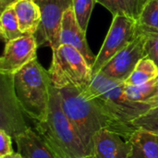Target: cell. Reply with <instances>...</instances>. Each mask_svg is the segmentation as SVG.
<instances>
[{"label": "cell", "instance_id": "6da1fadb", "mask_svg": "<svg viewBox=\"0 0 158 158\" xmlns=\"http://www.w3.org/2000/svg\"><path fill=\"white\" fill-rule=\"evenodd\" d=\"M81 93L131 136L136 131L131 122L152 108L131 100L126 94L124 82L107 78L100 72L93 75L92 81Z\"/></svg>", "mask_w": 158, "mask_h": 158}, {"label": "cell", "instance_id": "7a4b0ae2", "mask_svg": "<svg viewBox=\"0 0 158 158\" xmlns=\"http://www.w3.org/2000/svg\"><path fill=\"white\" fill-rule=\"evenodd\" d=\"M63 110L79 132L92 156L93 138L102 129H108L129 140L131 135L113 121L94 101L83 95L76 87L57 89Z\"/></svg>", "mask_w": 158, "mask_h": 158}, {"label": "cell", "instance_id": "3957f363", "mask_svg": "<svg viewBox=\"0 0 158 158\" xmlns=\"http://www.w3.org/2000/svg\"><path fill=\"white\" fill-rule=\"evenodd\" d=\"M35 123V131L57 158H86L91 156L79 132L63 110L58 90L53 86L45 120Z\"/></svg>", "mask_w": 158, "mask_h": 158}, {"label": "cell", "instance_id": "277c9868", "mask_svg": "<svg viewBox=\"0 0 158 158\" xmlns=\"http://www.w3.org/2000/svg\"><path fill=\"white\" fill-rule=\"evenodd\" d=\"M13 84L25 115L34 122L45 120L53 89L48 70L35 58L13 75Z\"/></svg>", "mask_w": 158, "mask_h": 158}, {"label": "cell", "instance_id": "5b68a950", "mask_svg": "<svg viewBox=\"0 0 158 158\" xmlns=\"http://www.w3.org/2000/svg\"><path fill=\"white\" fill-rule=\"evenodd\" d=\"M52 52V63L48 72L53 86L56 89L72 86L84 91L93 79L92 68L84 56L67 44H61Z\"/></svg>", "mask_w": 158, "mask_h": 158}, {"label": "cell", "instance_id": "8992f818", "mask_svg": "<svg viewBox=\"0 0 158 158\" xmlns=\"http://www.w3.org/2000/svg\"><path fill=\"white\" fill-rule=\"evenodd\" d=\"M138 34L136 19L127 16H115L92 68L93 75L99 73L103 67L128 46Z\"/></svg>", "mask_w": 158, "mask_h": 158}, {"label": "cell", "instance_id": "52a82bcc", "mask_svg": "<svg viewBox=\"0 0 158 158\" xmlns=\"http://www.w3.org/2000/svg\"><path fill=\"white\" fill-rule=\"evenodd\" d=\"M42 20L34 34L38 47L48 45L52 50L59 46L61 23L65 12L72 6V0H35Z\"/></svg>", "mask_w": 158, "mask_h": 158}, {"label": "cell", "instance_id": "ba28073f", "mask_svg": "<svg viewBox=\"0 0 158 158\" xmlns=\"http://www.w3.org/2000/svg\"><path fill=\"white\" fill-rule=\"evenodd\" d=\"M24 114L15 94L13 75L0 74V130L17 137L29 128Z\"/></svg>", "mask_w": 158, "mask_h": 158}, {"label": "cell", "instance_id": "9c48e42d", "mask_svg": "<svg viewBox=\"0 0 158 158\" xmlns=\"http://www.w3.org/2000/svg\"><path fill=\"white\" fill-rule=\"evenodd\" d=\"M147 34L139 32L136 38L123 50L110 59L100 73L112 80L124 82L132 73L137 64L145 56Z\"/></svg>", "mask_w": 158, "mask_h": 158}, {"label": "cell", "instance_id": "30bf717a", "mask_svg": "<svg viewBox=\"0 0 158 158\" xmlns=\"http://www.w3.org/2000/svg\"><path fill=\"white\" fill-rule=\"evenodd\" d=\"M37 48L34 35H24L6 43L0 58V74L14 75L37 58Z\"/></svg>", "mask_w": 158, "mask_h": 158}, {"label": "cell", "instance_id": "8fae6325", "mask_svg": "<svg viewBox=\"0 0 158 158\" xmlns=\"http://www.w3.org/2000/svg\"><path fill=\"white\" fill-rule=\"evenodd\" d=\"M133 149L130 140L108 129H102L93 138L92 156L95 158H129Z\"/></svg>", "mask_w": 158, "mask_h": 158}, {"label": "cell", "instance_id": "7c38bea8", "mask_svg": "<svg viewBox=\"0 0 158 158\" xmlns=\"http://www.w3.org/2000/svg\"><path fill=\"white\" fill-rule=\"evenodd\" d=\"M61 44H67L77 49L84 56L89 66L93 68L96 56L93 54L87 44L86 32L79 25L72 6L63 16L59 37V45Z\"/></svg>", "mask_w": 158, "mask_h": 158}, {"label": "cell", "instance_id": "4fadbf2b", "mask_svg": "<svg viewBox=\"0 0 158 158\" xmlns=\"http://www.w3.org/2000/svg\"><path fill=\"white\" fill-rule=\"evenodd\" d=\"M22 158H57L35 130L29 127L14 138Z\"/></svg>", "mask_w": 158, "mask_h": 158}, {"label": "cell", "instance_id": "5bb4252c", "mask_svg": "<svg viewBox=\"0 0 158 158\" xmlns=\"http://www.w3.org/2000/svg\"><path fill=\"white\" fill-rule=\"evenodd\" d=\"M20 31L26 35H34L41 24V10L35 0H19L14 6Z\"/></svg>", "mask_w": 158, "mask_h": 158}, {"label": "cell", "instance_id": "9a60e30c", "mask_svg": "<svg viewBox=\"0 0 158 158\" xmlns=\"http://www.w3.org/2000/svg\"><path fill=\"white\" fill-rule=\"evenodd\" d=\"M127 96L133 102L153 107L158 106V77L138 86L125 85Z\"/></svg>", "mask_w": 158, "mask_h": 158}, {"label": "cell", "instance_id": "2e32d148", "mask_svg": "<svg viewBox=\"0 0 158 158\" xmlns=\"http://www.w3.org/2000/svg\"><path fill=\"white\" fill-rule=\"evenodd\" d=\"M114 17L127 16L138 19L146 0H95Z\"/></svg>", "mask_w": 158, "mask_h": 158}, {"label": "cell", "instance_id": "e0dca14e", "mask_svg": "<svg viewBox=\"0 0 158 158\" xmlns=\"http://www.w3.org/2000/svg\"><path fill=\"white\" fill-rule=\"evenodd\" d=\"M129 140L146 158H158V134L136 130Z\"/></svg>", "mask_w": 158, "mask_h": 158}, {"label": "cell", "instance_id": "ac0fdd59", "mask_svg": "<svg viewBox=\"0 0 158 158\" xmlns=\"http://www.w3.org/2000/svg\"><path fill=\"white\" fill-rule=\"evenodd\" d=\"M158 77V68L149 57H143L136 66L131 76L124 81L127 86H138Z\"/></svg>", "mask_w": 158, "mask_h": 158}, {"label": "cell", "instance_id": "d6986e66", "mask_svg": "<svg viewBox=\"0 0 158 158\" xmlns=\"http://www.w3.org/2000/svg\"><path fill=\"white\" fill-rule=\"evenodd\" d=\"M0 34L5 44L26 35L19 29L18 18L13 6L1 12Z\"/></svg>", "mask_w": 158, "mask_h": 158}, {"label": "cell", "instance_id": "ffe728a7", "mask_svg": "<svg viewBox=\"0 0 158 158\" xmlns=\"http://www.w3.org/2000/svg\"><path fill=\"white\" fill-rule=\"evenodd\" d=\"M138 32H158V0H146L137 19Z\"/></svg>", "mask_w": 158, "mask_h": 158}, {"label": "cell", "instance_id": "44dd1931", "mask_svg": "<svg viewBox=\"0 0 158 158\" xmlns=\"http://www.w3.org/2000/svg\"><path fill=\"white\" fill-rule=\"evenodd\" d=\"M95 0H72V8L77 21L84 32L87 31Z\"/></svg>", "mask_w": 158, "mask_h": 158}, {"label": "cell", "instance_id": "7402d4cb", "mask_svg": "<svg viewBox=\"0 0 158 158\" xmlns=\"http://www.w3.org/2000/svg\"><path fill=\"white\" fill-rule=\"evenodd\" d=\"M131 126L135 130L146 131L158 134V106L151 108L133 119L131 122Z\"/></svg>", "mask_w": 158, "mask_h": 158}, {"label": "cell", "instance_id": "603a6c76", "mask_svg": "<svg viewBox=\"0 0 158 158\" xmlns=\"http://www.w3.org/2000/svg\"><path fill=\"white\" fill-rule=\"evenodd\" d=\"M147 34L146 54L158 68V32H145Z\"/></svg>", "mask_w": 158, "mask_h": 158}, {"label": "cell", "instance_id": "cb8c5ba5", "mask_svg": "<svg viewBox=\"0 0 158 158\" xmlns=\"http://www.w3.org/2000/svg\"><path fill=\"white\" fill-rule=\"evenodd\" d=\"M12 137L5 131L0 130V158L15 153L12 149Z\"/></svg>", "mask_w": 158, "mask_h": 158}, {"label": "cell", "instance_id": "d4e9b609", "mask_svg": "<svg viewBox=\"0 0 158 158\" xmlns=\"http://www.w3.org/2000/svg\"><path fill=\"white\" fill-rule=\"evenodd\" d=\"M19 0H0V7H1V12L4 11L6 8L14 6L17 2Z\"/></svg>", "mask_w": 158, "mask_h": 158}, {"label": "cell", "instance_id": "484cf974", "mask_svg": "<svg viewBox=\"0 0 158 158\" xmlns=\"http://www.w3.org/2000/svg\"><path fill=\"white\" fill-rule=\"evenodd\" d=\"M129 158H146L136 147L133 146V149H132V152L131 154V156H129Z\"/></svg>", "mask_w": 158, "mask_h": 158}, {"label": "cell", "instance_id": "4316f807", "mask_svg": "<svg viewBox=\"0 0 158 158\" xmlns=\"http://www.w3.org/2000/svg\"><path fill=\"white\" fill-rule=\"evenodd\" d=\"M2 158H22V156L19 153H13L12 155H9V156H6Z\"/></svg>", "mask_w": 158, "mask_h": 158}, {"label": "cell", "instance_id": "83f0119b", "mask_svg": "<svg viewBox=\"0 0 158 158\" xmlns=\"http://www.w3.org/2000/svg\"><path fill=\"white\" fill-rule=\"evenodd\" d=\"M86 158H95L94 156H87Z\"/></svg>", "mask_w": 158, "mask_h": 158}]
</instances>
